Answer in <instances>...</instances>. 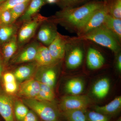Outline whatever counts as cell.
<instances>
[{"label":"cell","instance_id":"obj_23","mask_svg":"<svg viewBox=\"0 0 121 121\" xmlns=\"http://www.w3.org/2000/svg\"><path fill=\"white\" fill-rule=\"evenodd\" d=\"M35 67L32 64L20 67L16 70L14 73L16 79L19 81L28 79L33 73Z\"/></svg>","mask_w":121,"mask_h":121},{"label":"cell","instance_id":"obj_20","mask_svg":"<svg viewBox=\"0 0 121 121\" xmlns=\"http://www.w3.org/2000/svg\"><path fill=\"white\" fill-rule=\"evenodd\" d=\"M49 67L43 69L37 80L40 83L53 87L56 80V73L54 69Z\"/></svg>","mask_w":121,"mask_h":121},{"label":"cell","instance_id":"obj_39","mask_svg":"<svg viewBox=\"0 0 121 121\" xmlns=\"http://www.w3.org/2000/svg\"><path fill=\"white\" fill-rule=\"evenodd\" d=\"M116 121H121V118L120 117V118H119V119H118V120H117Z\"/></svg>","mask_w":121,"mask_h":121},{"label":"cell","instance_id":"obj_31","mask_svg":"<svg viewBox=\"0 0 121 121\" xmlns=\"http://www.w3.org/2000/svg\"><path fill=\"white\" fill-rule=\"evenodd\" d=\"M12 16L9 10L4 11L0 13V26L12 24Z\"/></svg>","mask_w":121,"mask_h":121},{"label":"cell","instance_id":"obj_33","mask_svg":"<svg viewBox=\"0 0 121 121\" xmlns=\"http://www.w3.org/2000/svg\"><path fill=\"white\" fill-rule=\"evenodd\" d=\"M4 86L5 91L9 94H13L17 90V86L16 82L4 83Z\"/></svg>","mask_w":121,"mask_h":121},{"label":"cell","instance_id":"obj_15","mask_svg":"<svg viewBox=\"0 0 121 121\" xmlns=\"http://www.w3.org/2000/svg\"><path fill=\"white\" fill-rule=\"evenodd\" d=\"M35 60L41 66H51L58 62L52 58L48 47L44 45H40Z\"/></svg>","mask_w":121,"mask_h":121},{"label":"cell","instance_id":"obj_2","mask_svg":"<svg viewBox=\"0 0 121 121\" xmlns=\"http://www.w3.org/2000/svg\"><path fill=\"white\" fill-rule=\"evenodd\" d=\"M78 41L88 40L107 48L117 54L120 51V42L110 31L102 25L85 35L72 37Z\"/></svg>","mask_w":121,"mask_h":121},{"label":"cell","instance_id":"obj_10","mask_svg":"<svg viewBox=\"0 0 121 121\" xmlns=\"http://www.w3.org/2000/svg\"><path fill=\"white\" fill-rule=\"evenodd\" d=\"M40 83L37 80L31 79L25 81L20 85L19 95L26 98H35L40 90Z\"/></svg>","mask_w":121,"mask_h":121},{"label":"cell","instance_id":"obj_26","mask_svg":"<svg viewBox=\"0 0 121 121\" xmlns=\"http://www.w3.org/2000/svg\"><path fill=\"white\" fill-rule=\"evenodd\" d=\"M110 15L121 19V0H107L106 1Z\"/></svg>","mask_w":121,"mask_h":121},{"label":"cell","instance_id":"obj_3","mask_svg":"<svg viewBox=\"0 0 121 121\" xmlns=\"http://www.w3.org/2000/svg\"><path fill=\"white\" fill-rule=\"evenodd\" d=\"M24 102L43 121H59L58 111L49 102L26 98Z\"/></svg>","mask_w":121,"mask_h":121},{"label":"cell","instance_id":"obj_6","mask_svg":"<svg viewBox=\"0 0 121 121\" xmlns=\"http://www.w3.org/2000/svg\"><path fill=\"white\" fill-rule=\"evenodd\" d=\"M70 40V37L62 35L58 33V35L48 47L50 54L56 61L63 58L66 52V46Z\"/></svg>","mask_w":121,"mask_h":121},{"label":"cell","instance_id":"obj_37","mask_svg":"<svg viewBox=\"0 0 121 121\" xmlns=\"http://www.w3.org/2000/svg\"><path fill=\"white\" fill-rule=\"evenodd\" d=\"M57 0H46L47 2L49 4H52L55 3L56 2Z\"/></svg>","mask_w":121,"mask_h":121},{"label":"cell","instance_id":"obj_40","mask_svg":"<svg viewBox=\"0 0 121 121\" xmlns=\"http://www.w3.org/2000/svg\"><path fill=\"white\" fill-rule=\"evenodd\" d=\"M4 0H0V4L2 1H4Z\"/></svg>","mask_w":121,"mask_h":121},{"label":"cell","instance_id":"obj_32","mask_svg":"<svg viewBox=\"0 0 121 121\" xmlns=\"http://www.w3.org/2000/svg\"><path fill=\"white\" fill-rule=\"evenodd\" d=\"M59 0L63 7V8H65L74 7V6L82 3L85 0Z\"/></svg>","mask_w":121,"mask_h":121},{"label":"cell","instance_id":"obj_29","mask_svg":"<svg viewBox=\"0 0 121 121\" xmlns=\"http://www.w3.org/2000/svg\"><path fill=\"white\" fill-rule=\"evenodd\" d=\"M86 121H109V117L95 111L86 113Z\"/></svg>","mask_w":121,"mask_h":121},{"label":"cell","instance_id":"obj_38","mask_svg":"<svg viewBox=\"0 0 121 121\" xmlns=\"http://www.w3.org/2000/svg\"><path fill=\"white\" fill-rule=\"evenodd\" d=\"M2 71V66L0 63V76L1 75V72Z\"/></svg>","mask_w":121,"mask_h":121},{"label":"cell","instance_id":"obj_18","mask_svg":"<svg viewBox=\"0 0 121 121\" xmlns=\"http://www.w3.org/2000/svg\"><path fill=\"white\" fill-rule=\"evenodd\" d=\"M44 3V0H31L28 7L20 18V20L26 22L31 20Z\"/></svg>","mask_w":121,"mask_h":121},{"label":"cell","instance_id":"obj_34","mask_svg":"<svg viewBox=\"0 0 121 121\" xmlns=\"http://www.w3.org/2000/svg\"><path fill=\"white\" fill-rule=\"evenodd\" d=\"M4 83L13 82H16L15 75L12 73H6L4 75Z\"/></svg>","mask_w":121,"mask_h":121},{"label":"cell","instance_id":"obj_24","mask_svg":"<svg viewBox=\"0 0 121 121\" xmlns=\"http://www.w3.org/2000/svg\"><path fill=\"white\" fill-rule=\"evenodd\" d=\"M64 117L67 121H86V111L80 110L63 111Z\"/></svg>","mask_w":121,"mask_h":121},{"label":"cell","instance_id":"obj_5","mask_svg":"<svg viewBox=\"0 0 121 121\" xmlns=\"http://www.w3.org/2000/svg\"><path fill=\"white\" fill-rule=\"evenodd\" d=\"M90 103V99L86 95H68L62 98L60 106L62 111L76 110L86 111Z\"/></svg>","mask_w":121,"mask_h":121},{"label":"cell","instance_id":"obj_28","mask_svg":"<svg viewBox=\"0 0 121 121\" xmlns=\"http://www.w3.org/2000/svg\"><path fill=\"white\" fill-rule=\"evenodd\" d=\"M29 111L28 108L23 103L20 101L16 102L14 108V113L17 121H23Z\"/></svg>","mask_w":121,"mask_h":121},{"label":"cell","instance_id":"obj_7","mask_svg":"<svg viewBox=\"0 0 121 121\" xmlns=\"http://www.w3.org/2000/svg\"><path fill=\"white\" fill-rule=\"evenodd\" d=\"M44 18H36L26 21L20 29L17 37V44L22 45L31 38L36 30Z\"/></svg>","mask_w":121,"mask_h":121},{"label":"cell","instance_id":"obj_27","mask_svg":"<svg viewBox=\"0 0 121 121\" xmlns=\"http://www.w3.org/2000/svg\"><path fill=\"white\" fill-rule=\"evenodd\" d=\"M30 1L21 3L9 9L12 16V24L23 15L27 8Z\"/></svg>","mask_w":121,"mask_h":121},{"label":"cell","instance_id":"obj_21","mask_svg":"<svg viewBox=\"0 0 121 121\" xmlns=\"http://www.w3.org/2000/svg\"><path fill=\"white\" fill-rule=\"evenodd\" d=\"M17 38L14 35L5 43L3 48V55L5 61L9 60L16 51L17 48Z\"/></svg>","mask_w":121,"mask_h":121},{"label":"cell","instance_id":"obj_22","mask_svg":"<svg viewBox=\"0 0 121 121\" xmlns=\"http://www.w3.org/2000/svg\"><path fill=\"white\" fill-rule=\"evenodd\" d=\"M54 98L55 94L53 87L40 83L39 92L36 97L34 99L39 101L51 102L53 101Z\"/></svg>","mask_w":121,"mask_h":121},{"label":"cell","instance_id":"obj_1","mask_svg":"<svg viewBox=\"0 0 121 121\" xmlns=\"http://www.w3.org/2000/svg\"><path fill=\"white\" fill-rule=\"evenodd\" d=\"M104 3L103 1H92L79 7L63 8L50 21L77 33L90 15Z\"/></svg>","mask_w":121,"mask_h":121},{"label":"cell","instance_id":"obj_16","mask_svg":"<svg viewBox=\"0 0 121 121\" xmlns=\"http://www.w3.org/2000/svg\"><path fill=\"white\" fill-rule=\"evenodd\" d=\"M102 25L110 31L121 43V19L115 18L108 13Z\"/></svg>","mask_w":121,"mask_h":121},{"label":"cell","instance_id":"obj_14","mask_svg":"<svg viewBox=\"0 0 121 121\" xmlns=\"http://www.w3.org/2000/svg\"><path fill=\"white\" fill-rule=\"evenodd\" d=\"M121 108V97L119 96L105 105L96 106L94 109L95 111L110 117L118 112Z\"/></svg>","mask_w":121,"mask_h":121},{"label":"cell","instance_id":"obj_11","mask_svg":"<svg viewBox=\"0 0 121 121\" xmlns=\"http://www.w3.org/2000/svg\"><path fill=\"white\" fill-rule=\"evenodd\" d=\"M0 114L5 121H14L13 102L7 95H0Z\"/></svg>","mask_w":121,"mask_h":121},{"label":"cell","instance_id":"obj_13","mask_svg":"<svg viewBox=\"0 0 121 121\" xmlns=\"http://www.w3.org/2000/svg\"><path fill=\"white\" fill-rule=\"evenodd\" d=\"M40 45L36 42H33L28 45L17 56L15 62L21 63L35 60Z\"/></svg>","mask_w":121,"mask_h":121},{"label":"cell","instance_id":"obj_17","mask_svg":"<svg viewBox=\"0 0 121 121\" xmlns=\"http://www.w3.org/2000/svg\"><path fill=\"white\" fill-rule=\"evenodd\" d=\"M110 88V83L109 79L107 78H102L94 84L92 93L98 98H104L108 95Z\"/></svg>","mask_w":121,"mask_h":121},{"label":"cell","instance_id":"obj_9","mask_svg":"<svg viewBox=\"0 0 121 121\" xmlns=\"http://www.w3.org/2000/svg\"><path fill=\"white\" fill-rule=\"evenodd\" d=\"M53 22H48L41 25L39 29L37 38L39 41L48 46L56 37L58 32Z\"/></svg>","mask_w":121,"mask_h":121},{"label":"cell","instance_id":"obj_36","mask_svg":"<svg viewBox=\"0 0 121 121\" xmlns=\"http://www.w3.org/2000/svg\"><path fill=\"white\" fill-rule=\"evenodd\" d=\"M116 59V67L119 72L121 71V54L120 52L117 53Z\"/></svg>","mask_w":121,"mask_h":121},{"label":"cell","instance_id":"obj_12","mask_svg":"<svg viewBox=\"0 0 121 121\" xmlns=\"http://www.w3.org/2000/svg\"><path fill=\"white\" fill-rule=\"evenodd\" d=\"M87 65L91 70H95L102 67L105 63V59L100 52L94 48H90L86 57Z\"/></svg>","mask_w":121,"mask_h":121},{"label":"cell","instance_id":"obj_25","mask_svg":"<svg viewBox=\"0 0 121 121\" xmlns=\"http://www.w3.org/2000/svg\"><path fill=\"white\" fill-rule=\"evenodd\" d=\"M12 24L0 26V43H6L15 35L17 28Z\"/></svg>","mask_w":121,"mask_h":121},{"label":"cell","instance_id":"obj_35","mask_svg":"<svg viewBox=\"0 0 121 121\" xmlns=\"http://www.w3.org/2000/svg\"><path fill=\"white\" fill-rule=\"evenodd\" d=\"M22 121H37V118L33 111H29Z\"/></svg>","mask_w":121,"mask_h":121},{"label":"cell","instance_id":"obj_30","mask_svg":"<svg viewBox=\"0 0 121 121\" xmlns=\"http://www.w3.org/2000/svg\"><path fill=\"white\" fill-rule=\"evenodd\" d=\"M31 0H5L0 4V13L4 11L9 10L13 7L24 2Z\"/></svg>","mask_w":121,"mask_h":121},{"label":"cell","instance_id":"obj_41","mask_svg":"<svg viewBox=\"0 0 121 121\" xmlns=\"http://www.w3.org/2000/svg\"><path fill=\"white\" fill-rule=\"evenodd\" d=\"M103 2H106L107 0H102Z\"/></svg>","mask_w":121,"mask_h":121},{"label":"cell","instance_id":"obj_4","mask_svg":"<svg viewBox=\"0 0 121 121\" xmlns=\"http://www.w3.org/2000/svg\"><path fill=\"white\" fill-rule=\"evenodd\" d=\"M109 13L106 2L101 8L90 15L77 33L78 36L82 35L102 25L107 15Z\"/></svg>","mask_w":121,"mask_h":121},{"label":"cell","instance_id":"obj_8","mask_svg":"<svg viewBox=\"0 0 121 121\" xmlns=\"http://www.w3.org/2000/svg\"><path fill=\"white\" fill-rule=\"evenodd\" d=\"M72 45L71 50L69 52L66 60V65L68 68L74 69L77 68L82 64L83 59V52L78 40L73 39L70 37Z\"/></svg>","mask_w":121,"mask_h":121},{"label":"cell","instance_id":"obj_19","mask_svg":"<svg viewBox=\"0 0 121 121\" xmlns=\"http://www.w3.org/2000/svg\"><path fill=\"white\" fill-rule=\"evenodd\" d=\"M83 81L79 78L70 79L66 82L65 86L66 91L72 95H79L84 90Z\"/></svg>","mask_w":121,"mask_h":121}]
</instances>
